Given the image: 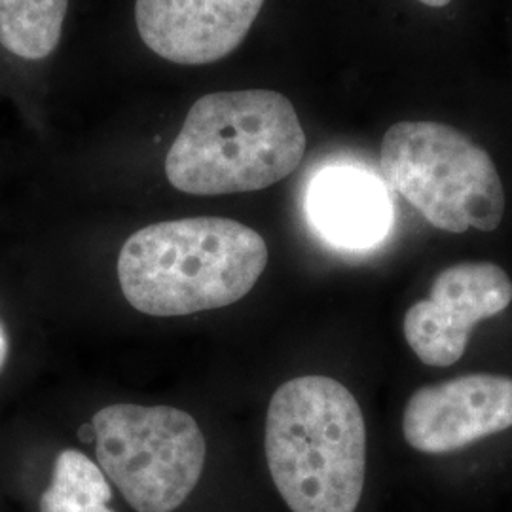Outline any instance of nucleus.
I'll use <instances>...</instances> for the list:
<instances>
[{"instance_id": "f257e3e1", "label": "nucleus", "mask_w": 512, "mask_h": 512, "mask_svg": "<svg viewBox=\"0 0 512 512\" xmlns=\"http://www.w3.org/2000/svg\"><path fill=\"white\" fill-rule=\"evenodd\" d=\"M266 264V241L238 220H167L124 243L118 281L135 310L183 317L236 304L253 291Z\"/></svg>"}, {"instance_id": "f03ea898", "label": "nucleus", "mask_w": 512, "mask_h": 512, "mask_svg": "<svg viewBox=\"0 0 512 512\" xmlns=\"http://www.w3.org/2000/svg\"><path fill=\"white\" fill-rule=\"evenodd\" d=\"M306 152L293 103L274 90L203 95L165 158L171 186L192 196L256 192L287 179Z\"/></svg>"}, {"instance_id": "7ed1b4c3", "label": "nucleus", "mask_w": 512, "mask_h": 512, "mask_svg": "<svg viewBox=\"0 0 512 512\" xmlns=\"http://www.w3.org/2000/svg\"><path fill=\"white\" fill-rule=\"evenodd\" d=\"M270 475L293 512H355L366 473V427L346 385L302 376L277 387L266 414Z\"/></svg>"}, {"instance_id": "20e7f679", "label": "nucleus", "mask_w": 512, "mask_h": 512, "mask_svg": "<svg viewBox=\"0 0 512 512\" xmlns=\"http://www.w3.org/2000/svg\"><path fill=\"white\" fill-rule=\"evenodd\" d=\"M380 165L387 183L442 232H494L503 220L505 190L494 160L459 129L399 122L385 131Z\"/></svg>"}, {"instance_id": "39448f33", "label": "nucleus", "mask_w": 512, "mask_h": 512, "mask_svg": "<svg viewBox=\"0 0 512 512\" xmlns=\"http://www.w3.org/2000/svg\"><path fill=\"white\" fill-rule=\"evenodd\" d=\"M92 427L101 471L137 512L177 511L202 478L205 437L184 410L112 404Z\"/></svg>"}, {"instance_id": "423d86ee", "label": "nucleus", "mask_w": 512, "mask_h": 512, "mask_svg": "<svg viewBox=\"0 0 512 512\" xmlns=\"http://www.w3.org/2000/svg\"><path fill=\"white\" fill-rule=\"evenodd\" d=\"M511 302V277L501 266L454 264L437 274L425 300L406 311L404 338L423 365H456L476 325L507 310Z\"/></svg>"}, {"instance_id": "0eeeda50", "label": "nucleus", "mask_w": 512, "mask_h": 512, "mask_svg": "<svg viewBox=\"0 0 512 512\" xmlns=\"http://www.w3.org/2000/svg\"><path fill=\"white\" fill-rule=\"evenodd\" d=\"M512 427V378L467 374L412 393L403 416L406 442L421 454H450Z\"/></svg>"}, {"instance_id": "6e6552de", "label": "nucleus", "mask_w": 512, "mask_h": 512, "mask_svg": "<svg viewBox=\"0 0 512 512\" xmlns=\"http://www.w3.org/2000/svg\"><path fill=\"white\" fill-rule=\"evenodd\" d=\"M264 0H137L135 23L148 50L177 65H207L249 35Z\"/></svg>"}, {"instance_id": "1a4fd4ad", "label": "nucleus", "mask_w": 512, "mask_h": 512, "mask_svg": "<svg viewBox=\"0 0 512 512\" xmlns=\"http://www.w3.org/2000/svg\"><path fill=\"white\" fill-rule=\"evenodd\" d=\"M308 211L323 238L348 249L378 243L393 219L384 184L355 167L323 171L311 184Z\"/></svg>"}, {"instance_id": "9d476101", "label": "nucleus", "mask_w": 512, "mask_h": 512, "mask_svg": "<svg viewBox=\"0 0 512 512\" xmlns=\"http://www.w3.org/2000/svg\"><path fill=\"white\" fill-rule=\"evenodd\" d=\"M69 0H0V46L25 61L52 55L63 35Z\"/></svg>"}, {"instance_id": "9b49d317", "label": "nucleus", "mask_w": 512, "mask_h": 512, "mask_svg": "<svg viewBox=\"0 0 512 512\" xmlns=\"http://www.w3.org/2000/svg\"><path fill=\"white\" fill-rule=\"evenodd\" d=\"M109 480L101 467L78 450H63L54 475L40 497V512H114Z\"/></svg>"}, {"instance_id": "f8f14e48", "label": "nucleus", "mask_w": 512, "mask_h": 512, "mask_svg": "<svg viewBox=\"0 0 512 512\" xmlns=\"http://www.w3.org/2000/svg\"><path fill=\"white\" fill-rule=\"evenodd\" d=\"M6 357H8V338H6V332L0 325V368L4 365Z\"/></svg>"}, {"instance_id": "ddd939ff", "label": "nucleus", "mask_w": 512, "mask_h": 512, "mask_svg": "<svg viewBox=\"0 0 512 512\" xmlns=\"http://www.w3.org/2000/svg\"><path fill=\"white\" fill-rule=\"evenodd\" d=\"M80 439L86 440V442H92V440H95L92 423H90V425H84V427L80 429Z\"/></svg>"}, {"instance_id": "4468645a", "label": "nucleus", "mask_w": 512, "mask_h": 512, "mask_svg": "<svg viewBox=\"0 0 512 512\" xmlns=\"http://www.w3.org/2000/svg\"><path fill=\"white\" fill-rule=\"evenodd\" d=\"M418 2L429 6V8H444V6H448L452 0H418Z\"/></svg>"}]
</instances>
